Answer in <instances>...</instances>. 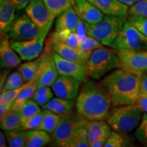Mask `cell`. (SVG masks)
I'll list each match as a JSON object with an SVG mask.
<instances>
[{
	"label": "cell",
	"mask_w": 147,
	"mask_h": 147,
	"mask_svg": "<svg viewBox=\"0 0 147 147\" xmlns=\"http://www.w3.org/2000/svg\"><path fill=\"white\" fill-rule=\"evenodd\" d=\"M41 112L40 106L36 102H34L32 98L29 99L25 102L21 111L19 112L21 117L22 123L25 122L28 119L34 117V115L41 113Z\"/></svg>",
	"instance_id": "cell-30"
},
{
	"label": "cell",
	"mask_w": 147,
	"mask_h": 147,
	"mask_svg": "<svg viewBox=\"0 0 147 147\" xmlns=\"http://www.w3.org/2000/svg\"><path fill=\"white\" fill-rule=\"evenodd\" d=\"M6 34L14 41L32 40L42 34L27 14L14 20Z\"/></svg>",
	"instance_id": "cell-9"
},
{
	"label": "cell",
	"mask_w": 147,
	"mask_h": 147,
	"mask_svg": "<svg viewBox=\"0 0 147 147\" xmlns=\"http://www.w3.org/2000/svg\"><path fill=\"white\" fill-rule=\"evenodd\" d=\"M87 119L72 110L61 115L57 127L52 133V141L57 146L71 147L82 128L87 125Z\"/></svg>",
	"instance_id": "cell-3"
},
{
	"label": "cell",
	"mask_w": 147,
	"mask_h": 147,
	"mask_svg": "<svg viewBox=\"0 0 147 147\" xmlns=\"http://www.w3.org/2000/svg\"><path fill=\"white\" fill-rule=\"evenodd\" d=\"M147 97V73L140 76V95Z\"/></svg>",
	"instance_id": "cell-40"
},
{
	"label": "cell",
	"mask_w": 147,
	"mask_h": 147,
	"mask_svg": "<svg viewBox=\"0 0 147 147\" xmlns=\"http://www.w3.org/2000/svg\"><path fill=\"white\" fill-rule=\"evenodd\" d=\"M102 82L107 88L113 106L132 105L140 95V76L117 68L104 77Z\"/></svg>",
	"instance_id": "cell-2"
},
{
	"label": "cell",
	"mask_w": 147,
	"mask_h": 147,
	"mask_svg": "<svg viewBox=\"0 0 147 147\" xmlns=\"http://www.w3.org/2000/svg\"><path fill=\"white\" fill-rule=\"evenodd\" d=\"M79 18H80L71 5L57 16L55 24V31L67 29L76 32Z\"/></svg>",
	"instance_id": "cell-19"
},
{
	"label": "cell",
	"mask_w": 147,
	"mask_h": 147,
	"mask_svg": "<svg viewBox=\"0 0 147 147\" xmlns=\"http://www.w3.org/2000/svg\"><path fill=\"white\" fill-rule=\"evenodd\" d=\"M10 1L16 5L17 10H22L26 8L31 0H10Z\"/></svg>",
	"instance_id": "cell-43"
},
{
	"label": "cell",
	"mask_w": 147,
	"mask_h": 147,
	"mask_svg": "<svg viewBox=\"0 0 147 147\" xmlns=\"http://www.w3.org/2000/svg\"><path fill=\"white\" fill-rule=\"evenodd\" d=\"M9 68H3V71H1V80H0V89H2L3 84L8 76V74L10 72Z\"/></svg>",
	"instance_id": "cell-44"
},
{
	"label": "cell",
	"mask_w": 147,
	"mask_h": 147,
	"mask_svg": "<svg viewBox=\"0 0 147 147\" xmlns=\"http://www.w3.org/2000/svg\"><path fill=\"white\" fill-rule=\"evenodd\" d=\"M72 6L79 18L90 25L98 23L105 16L102 11L87 0H74Z\"/></svg>",
	"instance_id": "cell-16"
},
{
	"label": "cell",
	"mask_w": 147,
	"mask_h": 147,
	"mask_svg": "<svg viewBox=\"0 0 147 147\" xmlns=\"http://www.w3.org/2000/svg\"><path fill=\"white\" fill-rule=\"evenodd\" d=\"M51 38L53 39L59 40V41L63 42V43L70 46L71 47L79 49L80 42H79L76 32H71V31L67 30V29L55 31L51 36Z\"/></svg>",
	"instance_id": "cell-26"
},
{
	"label": "cell",
	"mask_w": 147,
	"mask_h": 147,
	"mask_svg": "<svg viewBox=\"0 0 147 147\" xmlns=\"http://www.w3.org/2000/svg\"><path fill=\"white\" fill-rule=\"evenodd\" d=\"M48 46L50 47L51 50L66 59L83 64L86 63L92 53L83 52L80 49L71 47L59 40L53 39L52 38L49 40Z\"/></svg>",
	"instance_id": "cell-15"
},
{
	"label": "cell",
	"mask_w": 147,
	"mask_h": 147,
	"mask_svg": "<svg viewBox=\"0 0 147 147\" xmlns=\"http://www.w3.org/2000/svg\"><path fill=\"white\" fill-rule=\"evenodd\" d=\"M119 1L121 3H124L127 5H131L134 4L135 3H136L137 1H138L139 0H119Z\"/></svg>",
	"instance_id": "cell-46"
},
{
	"label": "cell",
	"mask_w": 147,
	"mask_h": 147,
	"mask_svg": "<svg viewBox=\"0 0 147 147\" xmlns=\"http://www.w3.org/2000/svg\"><path fill=\"white\" fill-rule=\"evenodd\" d=\"M82 82L72 77L59 76L52 84L55 95L65 100H76Z\"/></svg>",
	"instance_id": "cell-12"
},
{
	"label": "cell",
	"mask_w": 147,
	"mask_h": 147,
	"mask_svg": "<svg viewBox=\"0 0 147 147\" xmlns=\"http://www.w3.org/2000/svg\"><path fill=\"white\" fill-rule=\"evenodd\" d=\"M12 103H7L0 102V118L6 115L12 108Z\"/></svg>",
	"instance_id": "cell-41"
},
{
	"label": "cell",
	"mask_w": 147,
	"mask_h": 147,
	"mask_svg": "<svg viewBox=\"0 0 147 147\" xmlns=\"http://www.w3.org/2000/svg\"><path fill=\"white\" fill-rule=\"evenodd\" d=\"M8 34L1 36L0 43V65L1 68H12L21 63V58L17 55L9 41Z\"/></svg>",
	"instance_id": "cell-17"
},
{
	"label": "cell",
	"mask_w": 147,
	"mask_h": 147,
	"mask_svg": "<svg viewBox=\"0 0 147 147\" xmlns=\"http://www.w3.org/2000/svg\"><path fill=\"white\" fill-rule=\"evenodd\" d=\"M110 47L118 52L147 51V37L128 21Z\"/></svg>",
	"instance_id": "cell-7"
},
{
	"label": "cell",
	"mask_w": 147,
	"mask_h": 147,
	"mask_svg": "<svg viewBox=\"0 0 147 147\" xmlns=\"http://www.w3.org/2000/svg\"><path fill=\"white\" fill-rule=\"evenodd\" d=\"M135 136L144 146H147V113L142 115V120L135 131Z\"/></svg>",
	"instance_id": "cell-33"
},
{
	"label": "cell",
	"mask_w": 147,
	"mask_h": 147,
	"mask_svg": "<svg viewBox=\"0 0 147 147\" xmlns=\"http://www.w3.org/2000/svg\"><path fill=\"white\" fill-rule=\"evenodd\" d=\"M43 119L38 129L44 130L52 134L57 127L61 118V115L55 114L49 110L44 109Z\"/></svg>",
	"instance_id": "cell-25"
},
{
	"label": "cell",
	"mask_w": 147,
	"mask_h": 147,
	"mask_svg": "<svg viewBox=\"0 0 147 147\" xmlns=\"http://www.w3.org/2000/svg\"><path fill=\"white\" fill-rule=\"evenodd\" d=\"M120 67L117 51L104 47L93 51L85 63L86 74L95 80H100L106 74Z\"/></svg>",
	"instance_id": "cell-4"
},
{
	"label": "cell",
	"mask_w": 147,
	"mask_h": 147,
	"mask_svg": "<svg viewBox=\"0 0 147 147\" xmlns=\"http://www.w3.org/2000/svg\"><path fill=\"white\" fill-rule=\"evenodd\" d=\"M49 49L50 48L47 46V50L46 49L40 64L38 87L42 86L51 87L59 76L57 69L53 57V53H51Z\"/></svg>",
	"instance_id": "cell-13"
},
{
	"label": "cell",
	"mask_w": 147,
	"mask_h": 147,
	"mask_svg": "<svg viewBox=\"0 0 147 147\" xmlns=\"http://www.w3.org/2000/svg\"><path fill=\"white\" fill-rule=\"evenodd\" d=\"M49 132L40 129L24 130L25 147H42L49 144L52 138Z\"/></svg>",
	"instance_id": "cell-21"
},
{
	"label": "cell",
	"mask_w": 147,
	"mask_h": 147,
	"mask_svg": "<svg viewBox=\"0 0 147 147\" xmlns=\"http://www.w3.org/2000/svg\"><path fill=\"white\" fill-rule=\"evenodd\" d=\"M111 127H109L103 133L100 137L96 140V141L92 144L91 147H102L104 146V145L107 142V140L109 138L110 134H111L112 130Z\"/></svg>",
	"instance_id": "cell-38"
},
{
	"label": "cell",
	"mask_w": 147,
	"mask_h": 147,
	"mask_svg": "<svg viewBox=\"0 0 147 147\" xmlns=\"http://www.w3.org/2000/svg\"><path fill=\"white\" fill-rule=\"evenodd\" d=\"M125 23V17L105 14L103 19L98 23L93 25L84 24L87 29V35L93 37L104 46L111 47Z\"/></svg>",
	"instance_id": "cell-6"
},
{
	"label": "cell",
	"mask_w": 147,
	"mask_h": 147,
	"mask_svg": "<svg viewBox=\"0 0 147 147\" xmlns=\"http://www.w3.org/2000/svg\"><path fill=\"white\" fill-rule=\"evenodd\" d=\"M46 35L42 34L34 39L25 41L11 40V45L22 60L32 61L38 58L42 53Z\"/></svg>",
	"instance_id": "cell-11"
},
{
	"label": "cell",
	"mask_w": 147,
	"mask_h": 147,
	"mask_svg": "<svg viewBox=\"0 0 147 147\" xmlns=\"http://www.w3.org/2000/svg\"><path fill=\"white\" fill-rule=\"evenodd\" d=\"M142 112L136 104L115 106L106 121L113 131L129 133L139 125L142 120Z\"/></svg>",
	"instance_id": "cell-5"
},
{
	"label": "cell",
	"mask_w": 147,
	"mask_h": 147,
	"mask_svg": "<svg viewBox=\"0 0 147 147\" xmlns=\"http://www.w3.org/2000/svg\"><path fill=\"white\" fill-rule=\"evenodd\" d=\"M43 119V112L37 114L34 117H31L22 123L21 129L22 130H31V129H38L40 125L42 123Z\"/></svg>",
	"instance_id": "cell-35"
},
{
	"label": "cell",
	"mask_w": 147,
	"mask_h": 147,
	"mask_svg": "<svg viewBox=\"0 0 147 147\" xmlns=\"http://www.w3.org/2000/svg\"><path fill=\"white\" fill-rule=\"evenodd\" d=\"M129 16L136 15L147 17V0H139L129 8Z\"/></svg>",
	"instance_id": "cell-36"
},
{
	"label": "cell",
	"mask_w": 147,
	"mask_h": 147,
	"mask_svg": "<svg viewBox=\"0 0 147 147\" xmlns=\"http://www.w3.org/2000/svg\"><path fill=\"white\" fill-rule=\"evenodd\" d=\"M76 34L78 37V39L80 42V45L83 39L87 36V29L85 26V24L80 18H79L77 28L76 31Z\"/></svg>",
	"instance_id": "cell-39"
},
{
	"label": "cell",
	"mask_w": 147,
	"mask_h": 147,
	"mask_svg": "<svg viewBox=\"0 0 147 147\" xmlns=\"http://www.w3.org/2000/svg\"><path fill=\"white\" fill-rule=\"evenodd\" d=\"M42 57H43V55L34 60L27 61L26 63L21 64L18 67L17 70L21 73L24 82L29 81L36 76L38 68H39L40 64L41 63Z\"/></svg>",
	"instance_id": "cell-24"
},
{
	"label": "cell",
	"mask_w": 147,
	"mask_h": 147,
	"mask_svg": "<svg viewBox=\"0 0 147 147\" xmlns=\"http://www.w3.org/2000/svg\"><path fill=\"white\" fill-rule=\"evenodd\" d=\"M54 94L53 89L49 86H42L37 88L32 99L40 106L42 107L53 98Z\"/></svg>",
	"instance_id": "cell-28"
},
{
	"label": "cell",
	"mask_w": 147,
	"mask_h": 147,
	"mask_svg": "<svg viewBox=\"0 0 147 147\" xmlns=\"http://www.w3.org/2000/svg\"><path fill=\"white\" fill-rule=\"evenodd\" d=\"M23 82L24 80L21 73L18 70L14 71L8 76L2 89H1V92L18 89L23 85Z\"/></svg>",
	"instance_id": "cell-32"
},
{
	"label": "cell",
	"mask_w": 147,
	"mask_h": 147,
	"mask_svg": "<svg viewBox=\"0 0 147 147\" xmlns=\"http://www.w3.org/2000/svg\"><path fill=\"white\" fill-rule=\"evenodd\" d=\"M5 139H6V137H5V133H3L2 131L0 132V146L1 147L7 146Z\"/></svg>",
	"instance_id": "cell-45"
},
{
	"label": "cell",
	"mask_w": 147,
	"mask_h": 147,
	"mask_svg": "<svg viewBox=\"0 0 147 147\" xmlns=\"http://www.w3.org/2000/svg\"><path fill=\"white\" fill-rule=\"evenodd\" d=\"M25 12L40 32L47 36L55 18L48 10L43 0H31L25 8Z\"/></svg>",
	"instance_id": "cell-8"
},
{
	"label": "cell",
	"mask_w": 147,
	"mask_h": 147,
	"mask_svg": "<svg viewBox=\"0 0 147 147\" xmlns=\"http://www.w3.org/2000/svg\"><path fill=\"white\" fill-rule=\"evenodd\" d=\"M5 135L10 147H25L24 130L15 129L5 131Z\"/></svg>",
	"instance_id": "cell-29"
},
{
	"label": "cell",
	"mask_w": 147,
	"mask_h": 147,
	"mask_svg": "<svg viewBox=\"0 0 147 147\" xmlns=\"http://www.w3.org/2000/svg\"><path fill=\"white\" fill-rule=\"evenodd\" d=\"M87 132L88 141L91 147L92 144L96 140L106 131L107 129L110 127L109 124L105 120H92L87 121Z\"/></svg>",
	"instance_id": "cell-22"
},
{
	"label": "cell",
	"mask_w": 147,
	"mask_h": 147,
	"mask_svg": "<svg viewBox=\"0 0 147 147\" xmlns=\"http://www.w3.org/2000/svg\"><path fill=\"white\" fill-rule=\"evenodd\" d=\"M53 53L59 76L72 77L81 82L84 81L87 75L85 64L66 59L57 53Z\"/></svg>",
	"instance_id": "cell-14"
},
{
	"label": "cell",
	"mask_w": 147,
	"mask_h": 147,
	"mask_svg": "<svg viewBox=\"0 0 147 147\" xmlns=\"http://www.w3.org/2000/svg\"><path fill=\"white\" fill-rule=\"evenodd\" d=\"M103 45L100 41L93 37L87 35L80 43L79 49L86 53H92L95 49L103 47Z\"/></svg>",
	"instance_id": "cell-34"
},
{
	"label": "cell",
	"mask_w": 147,
	"mask_h": 147,
	"mask_svg": "<svg viewBox=\"0 0 147 147\" xmlns=\"http://www.w3.org/2000/svg\"><path fill=\"white\" fill-rule=\"evenodd\" d=\"M121 68L141 76L147 73V51L138 52H118Z\"/></svg>",
	"instance_id": "cell-10"
},
{
	"label": "cell",
	"mask_w": 147,
	"mask_h": 147,
	"mask_svg": "<svg viewBox=\"0 0 147 147\" xmlns=\"http://www.w3.org/2000/svg\"><path fill=\"white\" fill-rule=\"evenodd\" d=\"M136 104L142 110L143 112L147 113V97L139 95Z\"/></svg>",
	"instance_id": "cell-42"
},
{
	"label": "cell",
	"mask_w": 147,
	"mask_h": 147,
	"mask_svg": "<svg viewBox=\"0 0 147 147\" xmlns=\"http://www.w3.org/2000/svg\"><path fill=\"white\" fill-rule=\"evenodd\" d=\"M43 1L55 18L74 3V0H43Z\"/></svg>",
	"instance_id": "cell-27"
},
{
	"label": "cell",
	"mask_w": 147,
	"mask_h": 147,
	"mask_svg": "<svg viewBox=\"0 0 147 147\" xmlns=\"http://www.w3.org/2000/svg\"><path fill=\"white\" fill-rule=\"evenodd\" d=\"M16 5L10 0H0V29L6 34L15 20Z\"/></svg>",
	"instance_id": "cell-20"
},
{
	"label": "cell",
	"mask_w": 147,
	"mask_h": 147,
	"mask_svg": "<svg viewBox=\"0 0 147 147\" xmlns=\"http://www.w3.org/2000/svg\"><path fill=\"white\" fill-rule=\"evenodd\" d=\"M128 21L131 22L140 32L147 37V17L131 15L128 18Z\"/></svg>",
	"instance_id": "cell-37"
},
{
	"label": "cell",
	"mask_w": 147,
	"mask_h": 147,
	"mask_svg": "<svg viewBox=\"0 0 147 147\" xmlns=\"http://www.w3.org/2000/svg\"><path fill=\"white\" fill-rule=\"evenodd\" d=\"M124 134L112 131L104 147H123L129 146L130 144V139Z\"/></svg>",
	"instance_id": "cell-31"
},
{
	"label": "cell",
	"mask_w": 147,
	"mask_h": 147,
	"mask_svg": "<svg viewBox=\"0 0 147 147\" xmlns=\"http://www.w3.org/2000/svg\"><path fill=\"white\" fill-rule=\"evenodd\" d=\"M106 15L126 18L129 15L128 5L119 0H87Z\"/></svg>",
	"instance_id": "cell-18"
},
{
	"label": "cell",
	"mask_w": 147,
	"mask_h": 147,
	"mask_svg": "<svg viewBox=\"0 0 147 147\" xmlns=\"http://www.w3.org/2000/svg\"><path fill=\"white\" fill-rule=\"evenodd\" d=\"M0 119V127L4 131L21 129L22 119L21 115L18 112L10 110Z\"/></svg>",
	"instance_id": "cell-23"
},
{
	"label": "cell",
	"mask_w": 147,
	"mask_h": 147,
	"mask_svg": "<svg viewBox=\"0 0 147 147\" xmlns=\"http://www.w3.org/2000/svg\"><path fill=\"white\" fill-rule=\"evenodd\" d=\"M77 112L89 121L106 120L113 106L107 88L102 82L87 80L75 100Z\"/></svg>",
	"instance_id": "cell-1"
}]
</instances>
